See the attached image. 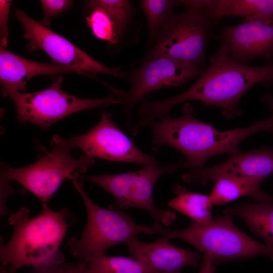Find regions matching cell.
Wrapping results in <instances>:
<instances>
[{
	"instance_id": "9a60e30c",
	"label": "cell",
	"mask_w": 273,
	"mask_h": 273,
	"mask_svg": "<svg viewBox=\"0 0 273 273\" xmlns=\"http://www.w3.org/2000/svg\"><path fill=\"white\" fill-rule=\"evenodd\" d=\"M164 236L151 243L133 239L126 245L133 258L157 273H181L187 266H196L202 258L199 251H190L174 246Z\"/></svg>"
},
{
	"instance_id": "9c48e42d",
	"label": "cell",
	"mask_w": 273,
	"mask_h": 273,
	"mask_svg": "<svg viewBox=\"0 0 273 273\" xmlns=\"http://www.w3.org/2000/svg\"><path fill=\"white\" fill-rule=\"evenodd\" d=\"M180 161L166 165L159 163L143 167L139 170L115 174L82 175V177L102 187L117 201L110 206L114 209L140 208L148 211L154 220L165 226L176 219L174 212L158 208L154 203L153 190L159 178L165 173L180 168Z\"/></svg>"
},
{
	"instance_id": "3957f363",
	"label": "cell",
	"mask_w": 273,
	"mask_h": 273,
	"mask_svg": "<svg viewBox=\"0 0 273 273\" xmlns=\"http://www.w3.org/2000/svg\"><path fill=\"white\" fill-rule=\"evenodd\" d=\"M70 211H54L48 207L35 217L21 206L8 219L13 228L7 243L1 247V267L15 273L24 266L49 267L62 263L64 256L59 247L74 220Z\"/></svg>"
},
{
	"instance_id": "2e32d148",
	"label": "cell",
	"mask_w": 273,
	"mask_h": 273,
	"mask_svg": "<svg viewBox=\"0 0 273 273\" xmlns=\"http://www.w3.org/2000/svg\"><path fill=\"white\" fill-rule=\"evenodd\" d=\"M69 72L79 73L76 70L57 63H43L30 60L5 48L0 47V82L2 94L11 90L26 93L28 81L36 75L55 77Z\"/></svg>"
},
{
	"instance_id": "52a82bcc",
	"label": "cell",
	"mask_w": 273,
	"mask_h": 273,
	"mask_svg": "<svg viewBox=\"0 0 273 273\" xmlns=\"http://www.w3.org/2000/svg\"><path fill=\"white\" fill-rule=\"evenodd\" d=\"M213 21L207 10L201 7H188L181 13L172 14L140 64L168 57L202 66Z\"/></svg>"
},
{
	"instance_id": "ac0fdd59",
	"label": "cell",
	"mask_w": 273,
	"mask_h": 273,
	"mask_svg": "<svg viewBox=\"0 0 273 273\" xmlns=\"http://www.w3.org/2000/svg\"><path fill=\"white\" fill-rule=\"evenodd\" d=\"M224 214L241 218L249 229L261 238L265 245L273 249V202L260 201L230 207Z\"/></svg>"
},
{
	"instance_id": "f1b7e54d",
	"label": "cell",
	"mask_w": 273,
	"mask_h": 273,
	"mask_svg": "<svg viewBox=\"0 0 273 273\" xmlns=\"http://www.w3.org/2000/svg\"><path fill=\"white\" fill-rule=\"evenodd\" d=\"M215 264L208 256L204 255L201 267L198 273H214Z\"/></svg>"
},
{
	"instance_id": "4316f807",
	"label": "cell",
	"mask_w": 273,
	"mask_h": 273,
	"mask_svg": "<svg viewBox=\"0 0 273 273\" xmlns=\"http://www.w3.org/2000/svg\"><path fill=\"white\" fill-rule=\"evenodd\" d=\"M1 179V216H3L7 212L6 205V200L8 195L11 194L13 190L8 183L9 180L2 178Z\"/></svg>"
},
{
	"instance_id": "484cf974",
	"label": "cell",
	"mask_w": 273,
	"mask_h": 273,
	"mask_svg": "<svg viewBox=\"0 0 273 273\" xmlns=\"http://www.w3.org/2000/svg\"><path fill=\"white\" fill-rule=\"evenodd\" d=\"M12 1H0L1 47L6 48L8 41V21Z\"/></svg>"
},
{
	"instance_id": "5b68a950",
	"label": "cell",
	"mask_w": 273,
	"mask_h": 273,
	"mask_svg": "<svg viewBox=\"0 0 273 273\" xmlns=\"http://www.w3.org/2000/svg\"><path fill=\"white\" fill-rule=\"evenodd\" d=\"M229 214L201 224L192 222L188 228L170 230L154 222V234L180 239L194 246L215 264L238 259L267 255L273 258V249L253 239L238 228Z\"/></svg>"
},
{
	"instance_id": "83f0119b",
	"label": "cell",
	"mask_w": 273,
	"mask_h": 273,
	"mask_svg": "<svg viewBox=\"0 0 273 273\" xmlns=\"http://www.w3.org/2000/svg\"><path fill=\"white\" fill-rule=\"evenodd\" d=\"M272 83H273V77L269 81L268 85H270ZM261 100L263 103L268 107L271 111V116L267 119V120L269 124V128L268 130L270 131L273 134V96L266 93L261 98Z\"/></svg>"
},
{
	"instance_id": "4fadbf2b",
	"label": "cell",
	"mask_w": 273,
	"mask_h": 273,
	"mask_svg": "<svg viewBox=\"0 0 273 273\" xmlns=\"http://www.w3.org/2000/svg\"><path fill=\"white\" fill-rule=\"evenodd\" d=\"M273 173V148L263 147L239 152L211 167L189 171L182 179L190 183L205 185L220 177H237L263 180Z\"/></svg>"
},
{
	"instance_id": "603a6c76",
	"label": "cell",
	"mask_w": 273,
	"mask_h": 273,
	"mask_svg": "<svg viewBox=\"0 0 273 273\" xmlns=\"http://www.w3.org/2000/svg\"><path fill=\"white\" fill-rule=\"evenodd\" d=\"M89 9L90 13L85 19L93 34L112 45L116 44L120 36L111 17L100 7H94Z\"/></svg>"
},
{
	"instance_id": "f546056e",
	"label": "cell",
	"mask_w": 273,
	"mask_h": 273,
	"mask_svg": "<svg viewBox=\"0 0 273 273\" xmlns=\"http://www.w3.org/2000/svg\"><path fill=\"white\" fill-rule=\"evenodd\" d=\"M0 273H10L8 271L3 267H0Z\"/></svg>"
},
{
	"instance_id": "44dd1931",
	"label": "cell",
	"mask_w": 273,
	"mask_h": 273,
	"mask_svg": "<svg viewBox=\"0 0 273 273\" xmlns=\"http://www.w3.org/2000/svg\"><path fill=\"white\" fill-rule=\"evenodd\" d=\"M82 260L89 273H157L134 258L110 256L101 253Z\"/></svg>"
},
{
	"instance_id": "e0dca14e",
	"label": "cell",
	"mask_w": 273,
	"mask_h": 273,
	"mask_svg": "<svg viewBox=\"0 0 273 273\" xmlns=\"http://www.w3.org/2000/svg\"><path fill=\"white\" fill-rule=\"evenodd\" d=\"M183 5L205 8L213 20L235 16L273 22V0H185Z\"/></svg>"
},
{
	"instance_id": "4dcf8cb0",
	"label": "cell",
	"mask_w": 273,
	"mask_h": 273,
	"mask_svg": "<svg viewBox=\"0 0 273 273\" xmlns=\"http://www.w3.org/2000/svg\"><path fill=\"white\" fill-rule=\"evenodd\" d=\"M271 202H273V197H272V201H271Z\"/></svg>"
},
{
	"instance_id": "d6986e66",
	"label": "cell",
	"mask_w": 273,
	"mask_h": 273,
	"mask_svg": "<svg viewBox=\"0 0 273 273\" xmlns=\"http://www.w3.org/2000/svg\"><path fill=\"white\" fill-rule=\"evenodd\" d=\"M262 181L245 178H218L214 181L209 197L213 205H222L244 196H250L259 202H271L272 196L260 190Z\"/></svg>"
},
{
	"instance_id": "277c9868",
	"label": "cell",
	"mask_w": 273,
	"mask_h": 273,
	"mask_svg": "<svg viewBox=\"0 0 273 273\" xmlns=\"http://www.w3.org/2000/svg\"><path fill=\"white\" fill-rule=\"evenodd\" d=\"M51 143V151L37 161L20 168L5 164L1 173V178L17 181L35 196L42 209L49 207L50 199L66 179H76L95 164L93 157L84 155L75 158L72 155L74 147L70 138L55 135Z\"/></svg>"
},
{
	"instance_id": "7a4b0ae2",
	"label": "cell",
	"mask_w": 273,
	"mask_h": 273,
	"mask_svg": "<svg viewBox=\"0 0 273 273\" xmlns=\"http://www.w3.org/2000/svg\"><path fill=\"white\" fill-rule=\"evenodd\" d=\"M182 110L179 117L167 114L149 125L154 149L167 146L178 151L186 158L180 161V168L190 171L203 167L207 160L215 155L231 156L240 152L238 146L243 140L269 127L266 120H259L247 127L220 131L197 119L190 105L185 104Z\"/></svg>"
},
{
	"instance_id": "cb8c5ba5",
	"label": "cell",
	"mask_w": 273,
	"mask_h": 273,
	"mask_svg": "<svg viewBox=\"0 0 273 273\" xmlns=\"http://www.w3.org/2000/svg\"><path fill=\"white\" fill-rule=\"evenodd\" d=\"M88 8L99 7L105 10L116 24L121 36L131 16L133 8L127 0H90L86 2Z\"/></svg>"
},
{
	"instance_id": "ffe728a7",
	"label": "cell",
	"mask_w": 273,
	"mask_h": 273,
	"mask_svg": "<svg viewBox=\"0 0 273 273\" xmlns=\"http://www.w3.org/2000/svg\"><path fill=\"white\" fill-rule=\"evenodd\" d=\"M172 191L176 196L167 202L168 207L196 223L205 224L212 219L213 204L209 195L189 191L177 184L173 186Z\"/></svg>"
},
{
	"instance_id": "7402d4cb",
	"label": "cell",
	"mask_w": 273,
	"mask_h": 273,
	"mask_svg": "<svg viewBox=\"0 0 273 273\" xmlns=\"http://www.w3.org/2000/svg\"><path fill=\"white\" fill-rule=\"evenodd\" d=\"M148 24V41L150 47L154 43L166 19L172 14L173 8L180 1L142 0L139 2Z\"/></svg>"
},
{
	"instance_id": "5bb4252c",
	"label": "cell",
	"mask_w": 273,
	"mask_h": 273,
	"mask_svg": "<svg viewBox=\"0 0 273 273\" xmlns=\"http://www.w3.org/2000/svg\"><path fill=\"white\" fill-rule=\"evenodd\" d=\"M222 39L230 56L243 65L255 58H273V22L245 20L235 26L222 27Z\"/></svg>"
},
{
	"instance_id": "30bf717a",
	"label": "cell",
	"mask_w": 273,
	"mask_h": 273,
	"mask_svg": "<svg viewBox=\"0 0 273 273\" xmlns=\"http://www.w3.org/2000/svg\"><path fill=\"white\" fill-rule=\"evenodd\" d=\"M14 15L21 23L28 40L30 51L41 50L56 63L78 71L92 78L95 73L107 74L115 77L126 76L119 68H111L96 60L67 39L56 33L41 23L27 15L23 11L16 9Z\"/></svg>"
},
{
	"instance_id": "8992f818",
	"label": "cell",
	"mask_w": 273,
	"mask_h": 273,
	"mask_svg": "<svg viewBox=\"0 0 273 273\" xmlns=\"http://www.w3.org/2000/svg\"><path fill=\"white\" fill-rule=\"evenodd\" d=\"M72 181L81 196L87 212L86 223L80 238L73 237L67 243L71 253L78 259L105 253L115 245L138 239L142 233L154 234L152 227L137 224L127 214L100 207L85 193L82 182L76 179Z\"/></svg>"
},
{
	"instance_id": "8fae6325",
	"label": "cell",
	"mask_w": 273,
	"mask_h": 273,
	"mask_svg": "<svg viewBox=\"0 0 273 273\" xmlns=\"http://www.w3.org/2000/svg\"><path fill=\"white\" fill-rule=\"evenodd\" d=\"M202 72V66L168 57H160L141 64L128 75L130 88L125 92L121 105L127 120L144 96L155 90L183 85Z\"/></svg>"
},
{
	"instance_id": "d4e9b609",
	"label": "cell",
	"mask_w": 273,
	"mask_h": 273,
	"mask_svg": "<svg viewBox=\"0 0 273 273\" xmlns=\"http://www.w3.org/2000/svg\"><path fill=\"white\" fill-rule=\"evenodd\" d=\"M43 19L41 23L48 27L53 18L70 9L74 1L70 0H41Z\"/></svg>"
},
{
	"instance_id": "ba28073f",
	"label": "cell",
	"mask_w": 273,
	"mask_h": 273,
	"mask_svg": "<svg viewBox=\"0 0 273 273\" xmlns=\"http://www.w3.org/2000/svg\"><path fill=\"white\" fill-rule=\"evenodd\" d=\"M63 80L62 76H57L49 87L40 91L28 93L11 90L3 95L9 97L14 102L18 122L33 123L43 129L77 112L122 102L123 96L114 93L91 99L70 95L62 90Z\"/></svg>"
},
{
	"instance_id": "7c38bea8",
	"label": "cell",
	"mask_w": 273,
	"mask_h": 273,
	"mask_svg": "<svg viewBox=\"0 0 273 273\" xmlns=\"http://www.w3.org/2000/svg\"><path fill=\"white\" fill-rule=\"evenodd\" d=\"M74 147L85 155L106 160L137 164L143 167L159 163L142 151L116 125L109 112L103 111L99 122L86 133L70 138Z\"/></svg>"
},
{
	"instance_id": "6da1fadb",
	"label": "cell",
	"mask_w": 273,
	"mask_h": 273,
	"mask_svg": "<svg viewBox=\"0 0 273 273\" xmlns=\"http://www.w3.org/2000/svg\"><path fill=\"white\" fill-rule=\"evenodd\" d=\"M210 62L198 80L181 93L159 101L142 99L136 114L137 125H149L168 114L177 104L192 100L219 107L229 119L240 116L242 112L238 105L244 94L257 83L268 85L273 77V63L263 66L240 64L230 56L223 42L211 56Z\"/></svg>"
}]
</instances>
